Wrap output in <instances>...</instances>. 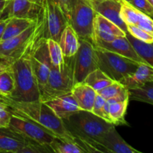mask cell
<instances>
[{
  "label": "cell",
  "instance_id": "obj_1",
  "mask_svg": "<svg viewBox=\"0 0 153 153\" xmlns=\"http://www.w3.org/2000/svg\"><path fill=\"white\" fill-rule=\"evenodd\" d=\"M1 102L9 108L12 114L26 118L41 126L52 134L61 139L73 140V135L63 120L40 100L31 102L15 101L5 97ZM74 141V140H73Z\"/></svg>",
  "mask_w": 153,
  "mask_h": 153
},
{
  "label": "cell",
  "instance_id": "obj_2",
  "mask_svg": "<svg viewBox=\"0 0 153 153\" xmlns=\"http://www.w3.org/2000/svg\"><path fill=\"white\" fill-rule=\"evenodd\" d=\"M34 43L22 56L13 61L11 64L15 88L8 98L15 101L40 100V89L31 61V49Z\"/></svg>",
  "mask_w": 153,
  "mask_h": 153
},
{
  "label": "cell",
  "instance_id": "obj_3",
  "mask_svg": "<svg viewBox=\"0 0 153 153\" xmlns=\"http://www.w3.org/2000/svg\"><path fill=\"white\" fill-rule=\"evenodd\" d=\"M63 122L73 137L92 143L100 152L101 150L96 141L102 134L115 126L92 112L83 110L71 115L68 119L64 120Z\"/></svg>",
  "mask_w": 153,
  "mask_h": 153
},
{
  "label": "cell",
  "instance_id": "obj_4",
  "mask_svg": "<svg viewBox=\"0 0 153 153\" xmlns=\"http://www.w3.org/2000/svg\"><path fill=\"white\" fill-rule=\"evenodd\" d=\"M75 63L76 55L64 57L62 69L51 64L47 82L40 91V101L46 102L71 93L72 89L76 85Z\"/></svg>",
  "mask_w": 153,
  "mask_h": 153
},
{
  "label": "cell",
  "instance_id": "obj_5",
  "mask_svg": "<svg viewBox=\"0 0 153 153\" xmlns=\"http://www.w3.org/2000/svg\"><path fill=\"white\" fill-rule=\"evenodd\" d=\"M44 25L42 7L41 13L32 25L18 35L6 39L0 43V59L13 62L22 56L40 36L43 35Z\"/></svg>",
  "mask_w": 153,
  "mask_h": 153
},
{
  "label": "cell",
  "instance_id": "obj_6",
  "mask_svg": "<svg viewBox=\"0 0 153 153\" xmlns=\"http://www.w3.org/2000/svg\"><path fill=\"white\" fill-rule=\"evenodd\" d=\"M97 12L89 0H72L66 18L79 39L94 40V22ZM94 44V43H93Z\"/></svg>",
  "mask_w": 153,
  "mask_h": 153
},
{
  "label": "cell",
  "instance_id": "obj_7",
  "mask_svg": "<svg viewBox=\"0 0 153 153\" xmlns=\"http://www.w3.org/2000/svg\"><path fill=\"white\" fill-rule=\"evenodd\" d=\"M97 67L112 80L120 82L134 73L140 64L115 52L94 46Z\"/></svg>",
  "mask_w": 153,
  "mask_h": 153
},
{
  "label": "cell",
  "instance_id": "obj_8",
  "mask_svg": "<svg viewBox=\"0 0 153 153\" xmlns=\"http://www.w3.org/2000/svg\"><path fill=\"white\" fill-rule=\"evenodd\" d=\"M8 128L27 140L34 141L49 148L56 137V136L41 126L17 115L12 114Z\"/></svg>",
  "mask_w": 153,
  "mask_h": 153
},
{
  "label": "cell",
  "instance_id": "obj_9",
  "mask_svg": "<svg viewBox=\"0 0 153 153\" xmlns=\"http://www.w3.org/2000/svg\"><path fill=\"white\" fill-rule=\"evenodd\" d=\"M42 7L45 22L43 37L58 42L63 30L68 24L67 18L55 0H43Z\"/></svg>",
  "mask_w": 153,
  "mask_h": 153
},
{
  "label": "cell",
  "instance_id": "obj_10",
  "mask_svg": "<svg viewBox=\"0 0 153 153\" xmlns=\"http://www.w3.org/2000/svg\"><path fill=\"white\" fill-rule=\"evenodd\" d=\"M31 61L33 71L40 90L46 85L49 78L50 61L46 38L40 36L35 41L31 49Z\"/></svg>",
  "mask_w": 153,
  "mask_h": 153
},
{
  "label": "cell",
  "instance_id": "obj_11",
  "mask_svg": "<svg viewBox=\"0 0 153 153\" xmlns=\"http://www.w3.org/2000/svg\"><path fill=\"white\" fill-rule=\"evenodd\" d=\"M94 45L88 40L79 39V47L76 54V84L83 82L86 76L97 69Z\"/></svg>",
  "mask_w": 153,
  "mask_h": 153
},
{
  "label": "cell",
  "instance_id": "obj_12",
  "mask_svg": "<svg viewBox=\"0 0 153 153\" xmlns=\"http://www.w3.org/2000/svg\"><path fill=\"white\" fill-rule=\"evenodd\" d=\"M101 152L141 153L126 143L115 129V126L105 133L96 141Z\"/></svg>",
  "mask_w": 153,
  "mask_h": 153
},
{
  "label": "cell",
  "instance_id": "obj_13",
  "mask_svg": "<svg viewBox=\"0 0 153 153\" xmlns=\"http://www.w3.org/2000/svg\"><path fill=\"white\" fill-rule=\"evenodd\" d=\"M126 33L118 25L100 13H96L94 22V40L96 41H112L118 37L126 36Z\"/></svg>",
  "mask_w": 153,
  "mask_h": 153
},
{
  "label": "cell",
  "instance_id": "obj_14",
  "mask_svg": "<svg viewBox=\"0 0 153 153\" xmlns=\"http://www.w3.org/2000/svg\"><path fill=\"white\" fill-rule=\"evenodd\" d=\"M97 13L113 22L127 33V25L120 16V0H89Z\"/></svg>",
  "mask_w": 153,
  "mask_h": 153
},
{
  "label": "cell",
  "instance_id": "obj_15",
  "mask_svg": "<svg viewBox=\"0 0 153 153\" xmlns=\"http://www.w3.org/2000/svg\"><path fill=\"white\" fill-rule=\"evenodd\" d=\"M41 10L42 6L34 0H10L4 10V15H5L6 18L36 19Z\"/></svg>",
  "mask_w": 153,
  "mask_h": 153
},
{
  "label": "cell",
  "instance_id": "obj_16",
  "mask_svg": "<svg viewBox=\"0 0 153 153\" xmlns=\"http://www.w3.org/2000/svg\"><path fill=\"white\" fill-rule=\"evenodd\" d=\"M121 1L120 16L126 25H134L149 33H153V19L123 0Z\"/></svg>",
  "mask_w": 153,
  "mask_h": 153
},
{
  "label": "cell",
  "instance_id": "obj_17",
  "mask_svg": "<svg viewBox=\"0 0 153 153\" xmlns=\"http://www.w3.org/2000/svg\"><path fill=\"white\" fill-rule=\"evenodd\" d=\"M94 46L102 49H107L111 52H115L117 54L122 55V56L128 58L129 59L133 60L139 64H146L147 63L143 61L138 55L135 49H134L131 43L126 37V36L118 37L112 41L105 42V41H96L94 43Z\"/></svg>",
  "mask_w": 153,
  "mask_h": 153
},
{
  "label": "cell",
  "instance_id": "obj_18",
  "mask_svg": "<svg viewBox=\"0 0 153 153\" xmlns=\"http://www.w3.org/2000/svg\"><path fill=\"white\" fill-rule=\"evenodd\" d=\"M44 102L62 120L68 119L71 115L82 111L71 93L60 96Z\"/></svg>",
  "mask_w": 153,
  "mask_h": 153
},
{
  "label": "cell",
  "instance_id": "obj_19",
  "mask_svg": "<svg viewBox=\"0 0 153 153\" xmlns=\"http://www.w3.org/2000/svg\"><path fill=\"white\" fill-rule=\"evenodd\" d=\"M28 141L9 128H0V152L19 153Z\"/></svg>",
  "mask_w": 153,
  "mask_h": 153
},
{
  "label": "cell",
  "instance_id": "obj_20",
  "mask_svg": "<svg viewBox=\"0 0 153 153\" xmlns=\"http://www.w3.org/2000/svg\"><path fill=\"white\" fill-rule=\"evenodd\" d=\"M153 81V67L146 64H140L134 73L128 75L120 81L128 90L141 87Z\"/></svg>",
  "mask_w": 153,
  "mask_h": 153
},
{
  "label": "cell",
  "instance_id": "obj_21",
  "mask_svg": "<svg viewBox=\"0 0 153 153\" xmlns=\"http://www.w3.org/2000/svg\"><path fill=\"white\" fill-rule=\"evenodd\" d=\"M71 94L77 102L81 110L92 111L97 92L85 82H79L74 85Z\"/></svg>",
  "mask_w": 153,
  "mask_h": 153
},
{
  "label": "cell",
  "instance_id": "obj_22",
  "mask_svg": "<svg viewBox=\"0 0 153 153\" xmlns=\"http://www.w3.org/2000/svg\"><path fill=\"white\" fill-rule=\"evenodd\" d=\"M58 43L64 57L76 55L79 47V38L76 31L69 24L63 30Z\"/></svg>",
  "mask_w": 153,
  "mask_h": 153
},
{
  "label": "cell",
  "instance_id": "obj_23",
  "mask_svg": "<svg viewBox=\"0 0 153 153\" xmlns=\"http://www.w3.org/2000/svg\"><path fill=\"white\" fill-rule=\"evenodd\" d=\"M38 16H37V18H38ZM37 18H36V19H28V18L8 17L7 24L5 25V28H4V34L2 36V40L15 37V36L22 33V31H24L27 28H29L31 25H32L37 21Z\"/></svg>",
  "mask_w": 153,
  "mask_h": 153
},
{
  "label": "cell",
  "instance_id": "obj_24",
  "mask_svg": "<svg viewBox=\"0 0 153 153\" xmlns=\"http://www.w3.org/2000/svg\"><path fill=\"white\" fill-rule=\"evenodd\" d=\"M129 100V99L119 101L106 100L108 104V115L111 123L114 126H128L125 120V116Z\"/></svg>",
  "mask_w": 153,
  "mask_h": 153
},
{
  "label": "cell",
  "instance_id": "obj_25",
  "mask_svg": "<svg viewBox=\"0 0 153 153\" xmlns=\"http://www.w3.org/2000/svg\"><path fill=\"white\" fill-rule=\"evenodd\" d=\"M126 36L131 43L139 56L143 61H146L149 65L153 67V43H145L140 41L134 38L128 32L126 33Z\"/></svg>",
  "mask_w": 153,
  "mask_h": 153
},
{
  "label": "cell",
  "instance_id": "obj_26",
  "mask_svg": "<svg viewBox=\"0 0 153 153\" xmlns=\"http://www.w3.org/2000/svg\"><path fill=\"white\" fill-rule=\"evenodd\" d=\"M114 82V81L108 77L104 72L97 68L90 73L86 76L83 82L86 83L98 92L99 91L103 89Z\"/></svg>",
  "mask_w": 153,
  "mask_h": 153
},
{
  "label": "cell",
  "instance_id": "obj_27",
  "mask_svg": "<svg viewBox=\"0 0 153 153\" xmlns=\"http://www.w3.org/2000/svg\"><path fill=\"white\" fill-rule=\"evenodd\" d=\"M129 100L153 105V81L139 88L128 90Z\"/></svg>",
  "mask_w": 153,
  "mask_h": 153
},
{
  "label": "cell",
  "instance_id": "obj_28",
  "mask_svg": "<svg viewBox=\"0 0 153 153\" xmlns=\"http://www.w3.org/2000/svg\"><path fill=\"white\" fill-rule=\"evenodd\" d=\"M50 149L55 153H84L85 151L73 140L61 139L56 137L52 144Z\"/></svg>",
  "mask_w": 153,
  "mask_h": 153
},
{
  "label": "cell",
  "instance_id": "obj_29",
  "mask_svg": "<svg viewBox=\"0 0 153 153\" xmlns=\"http://www.w3.org/2000/svg\"><path fill=\"white\" fill-rule=\"evenodd\" d=\"M46 40L51 63L52 65L62 69L64 67V56L59 43L51 38H46Z\"/></svg>",
  "mask_w": 153,
  "mask_h": 153
},
{
  "label": "cell",
  "instance_id": "obj_30",
  "mask_svg": "<svg viewBox=\"0 0 153 153\" xmlns=\"http://www.w3.org/2000/svg\"><path fill=\"white\" fill-rule=\"evenodd\" d=\"M15 88V81L13 71L9 70L0 73V94L4 97H10Z\"/></svg>",
  "mask_w": 153,
  "mask_h": 153
},
{
  "label": "cell",
  "instance_id": "obj_31",
  "mask_svg": "<svg viewBox=\"0 0 153 153\" xmlns=\"http://www.w3.org/2000/svg\"><path fill=\"white\" fill-rule=\"evenodd\" d=\"M128 91V90L120 82L114 81L107 87L99 91L97 94L102 96L105 100H108L121 94H126Z\"/></svg>",
  "mask_w": 153,
  "mask_h": 153
},
{
  "label": "cell",
  "instance_id": "obj_32",
  "mask_svg": "<svg viewBox=\"0 0 153 153\" xmlns=\"http://www.w3.org/2000/svg\"><path fill=\"white\" fill-rule=\"evenodd\" d=\"M127 31L132 37L145 43H153V34L134 25H127Z\"/></svg>",
  "mask_w": 153,
  "mask_h": 153
},
{
  "label": "cell",
  "instance_id": "obj_33",
  "mask_svg": "<svg viewBox=\"0 0 153 153\" xmlns=\"http://www.w3.org/2000/svg\"><path fill=\"white\" fill-rule=\"evenodd\" d=\"M12 113L4 103L0 102V128H8Z\"/></svg>",
  "mask_w": 153,
  "mask_h": 153
},
{
  "label": "cell",
  "instance_id": "obj_34",
  "mask_svg": "<svg viewBox=\"0 0 153 153\" xmlns=\"http://www.w3.org/2000/svg\"><path fill=\"white\" fill-rule=\"evenodd\" d=\"M129 4L138 10L149 16L153 14V7L148 0H131Z\"/></svg>",
  "mask_w": 153,
  "mask_h": 153
},
{
  "label": "cell",
  "instance_id": "obj_35",
  "mask_svg": "<svg viewBox=\"0 0 153 153\" xmlns=\"http://www.w3.org/2000/svg\"><path fill=\"white\" fill-rule=\"evenodd\" d=\"M106 100L103 98L102 96H100V94H97V97L95 99V101H94V106H93L92 109V113H94V114L97 115V116L100 117L102 118L105 120V105Z\"/></svg>",
  "mask_w": 153,
  "mask_h": 153
},
{
  "label": "cell",
  "instance_id": "obj_36",
  "mask_svg": "<svg viewBox=\"0 0 153 153\" xmlns=\"http://www.w3.org/2000/svg\"><path fill=\"white\" fill-rule=\"evenodd\" d=\"M71 1L72 0H55V3L59 6L60 8L61 9L63 13L65 15V16L67 15V11H68L69 6H70Z\"/></svg>",
  "mask_w": 153,
  "mask_h": 153
},
{
  "label": "cell",
  "instance_id": "obj_37",
  "mask_svg": "<svg viewBox=\"0 0 153 153\" xmlns=\"http://www.w3.org/2000/svg\"><path fill=\"white\" fill-rule=\"evenodd\" d=\"M12 62L7 61V60L0 59V73L9 70L11 67Z\"/></svg>",
  "mask_w": 153,
  "mask_h": 153
},
{
  "label": "cell",
  "instance_id": "obj_38",
  "mask_svg": "<svg viewBox=\"0 0 153 153\" xmlns=\"http://www.w3.org/2000/svg\"><path fill=\"white\" fill-rule=\"evenodd\" d=\"M10 0H0V19H4L3 15Z\"/></svg>",
  "mask_w": 153,
  "mask_h": 153
},
{
  "label": "cell",
  "instance_id": "obj_39",
  "mask_svg": "<svg viewBox=\"0 0 153 153\" xmlns=\"http://www.w3.org/2000/svg\"><path fill=\"white\" fill-rule=\"evenodd\" d=\"M7 19L8 18H4V19H0V43L2 40V36L4 34V28H5V25L7 24Z\"/></svg>",
  "mask_w": 153,
  "mask_h": 153
},
{
  "label": "cell",
  "instance_id": "obj_40",
  "mask_svg": "<svg viewBox=\"0 0 153 153\" xmlns=\"http://www.w3.org/2000/svg\"><path fill=\"white\" fill-rule=\"evenodd\" d=\"M35 2H37V4H39L40 5L42 6V3H43V0H34Z\"/></svg>",
  "mask_w": 153,
  "mask_h": 153
},
{
  "label": "cell",
  "instance_id": "obj_41",
  "mask_svg": "<svg viewBox=\"0 0 153 153\" xmlns=\"http://www.w3.org/2000/svg\"><path fill=\"white\" fill-rule=\"evenodd\" d=\"M4 97H4V95H2L1 94H0V102H1L3 101V100H4Z\"/></svg>",
  "mask_w": 153,
  "mask_h": 153
},
{
  "label": "cell",
  "instance_id": "obj_42",
  "mask_svg": "<svg viewBox=\"0 0 153 153\" xmlns=\"http://www.w3.org/2000/svg\"><path fill=\"white\" fill-rule=\"evenodd\" d=\"M148 1H149V2L152 4V6L153 7V0H148Z\"/></svg>",
  "mask_w": 153,
  "mask_h": 153
},
{
  "label": "cell",
  "instance_id": "obj_43",
  "mask_svg": "<svg viewBox=\"0 0 153 153\" xmlns=\"http://www.w3.org/2000/svg\"><path fill=\"white\" fill-rule=\"evenodd\" d=\"M124 1H126V2H128V3H129L130 1H131V0H123Z\"/></svg>",
  "mask_w": 153,
  "mask_h": 153
},
{
  "label": "cell",
  "instance_id": "obj_44",
  "mask_svg": "<svg viewBox=\"0 0 153 153\" xmlns=\"http://www.w3.org/2000/svg\"><path fill=\"white\" fill-rule=\"evenodd\" d=\"M151 16V17H152V19H153V14H152V15H151V16Z\"/></svg>",
  "mask_w": 153,
  "mask_h": 153
}]
</instances>
